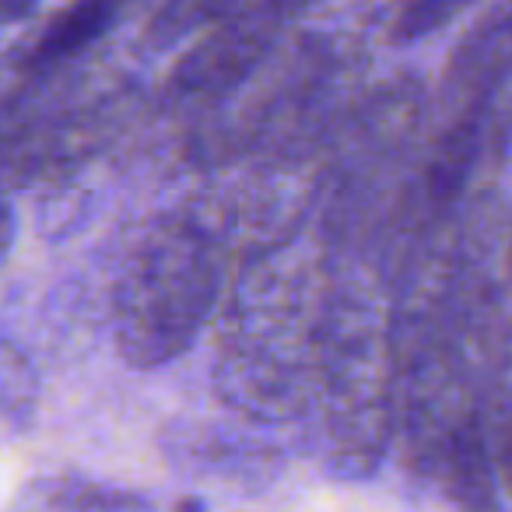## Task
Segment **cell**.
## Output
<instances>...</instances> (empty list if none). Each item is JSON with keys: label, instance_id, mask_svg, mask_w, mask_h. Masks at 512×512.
I'll return each instance as SVG.
<instances>
[{"label": "cell", "instance_id": "obj_2", "mask_svg": "<svg viewBox=\"0 0 512 512\" xmlns=\"http://www.w3.org/2000/svg\"><path fill=\"white\" fill-rule=\"evenodd\" d=\"M225 281V246L193 214L162 218L130 253L113 295L123 358L155 369L179 358L211 316Z\"/></svg>", "mask_w": 512, "mask_h": 512}, {"label": "cell", "instance_id": "obj_4", "mask_svg": "<svg viewBox=\"0 0 512 512\" xmlns=\"http://www.w3.org/2000/svg\"><path fill=\"white\" fill-rule=\"evenodd\" d=\"M292 22L278 0H253L235 15L221 18L172 71V92L179 99H214L253 78L285 25Z\"/></svg>", "mask_w": 512, "mask_h": 512}, {"label": "cell", "instance_id": "obj_6", "mask_svg": "<svg viewBox=\"0 0 512 512\" xmlns=\"http://www.w3.org/2000/svg\"><path fill=\"white\" fill-rule=\"evenodd\" d=\"M512 78V0L495 4L467 36L460 39L453 60L446 67L449 109H491L495 95Z\"/></svg>", "mask_w": 512, "mask_h": 512}, {"label": "cell", "instance_id": "obj_3", "mask_svg": "<svg viewBox=\"0 0 512 512\" xmlns=\"http://www.w3.org/2000/svg\"><path fill=\"white\" fill-rule=\"evenodd\" d=\"M316 376L334 456L365 474L383 456L393 428V320H383L376 285L351 278L341 292H330Z\"/></svg>", "mask_w": 512, "mask_h": 512}, {"label": "cell", "instance_id": "obj_9", "mask_svg": "<svg viewBox=\"0 0 512 512\" xmlns=\"http://www.w3.org/2000/svg\"><path fill=\"white\" fill-rule=\"evenodd\" d=\"M467 4L474 0H404L400 15L393 18V43H418V39L432 36L446 22H453Z\"/></svg>", "mask_w": 512, "mask_h": 512}, {"label": "cell", "instance_id": "obj_7", "mask_svg": "<svg viewBox=\"0 0 512 512\" xmlns=\"http://www.w3.org/2000/svg\"><path fill=\"white\" fill-rule=\"evenodd\" d=\"M127 0H71L25 53L29 71H53L85 53L99 36H106L109 25L120 18Z\"/></svg>", "mask_w": 512, "mask_h": 512}, {"label": "cell", "instance_id": "obj_1", "mask_svg": "<svg viewBox=\"0 0 512 512\" xmlns=\"http://www.w3.org/2000/svg\"><path fill=\"white\" fill-rule=\"evenodd\" d=\"M327 299L316 295L313 260L295 246L271 249L242 274L221 337V376L239 407L264 418L299 407L309 372L320 369Z\"/></svg>", "mask_w": 512, "mask_h": 512}, {"label": "cell", "instance_id": "obj_5", "mask_svg": "<svg viewBox=\"0 0 512 512\" xmlns=\"http://www.w3.org/2000/svg\"><path fill=\"white\" fill-rule=\"evenodd\" d=\"M421 116L418 85H386L358 109L344 127L334 155V186L337 193H358L372 183L376 169L400 155L407 137L414 134Z\"/></svg>", "mask_w": 512, "mask_h": 512}, {"label": "cell", "instance_id": "obj_10", "mask_svg": "<svg viewBox=\"0 0 512 512\" xmlns=\"http://www.w3.org/2000/svg\"><path fill=\"white\" fill-rule=\"evenodd\" d=\"M32 4H36V0H4V22L8 25H15L18 18H25L32 11Z\"/></svg>", "mask_w": 512, "mask_h": 512}, {"label": "cell", "instance_id": "obj_8", "mask_svg": "<svg viewBox=\"0 0 512 512\" xmlns=\"http://www.w3.org/2000/svg\"><path fill=\"white\" fill-rule=\"evenodd\" d=\"M253 0H165L148 25V39L155 46H169L190 36L193 29H211L221 18L235 15Z\"/></svg>", "mask_w": 512, "mask_h": 512}, {"label": "cell", "instance_id": "obj_11", "mask_svg": "<svg viewBox=\"0 0 512 512\" xmlns=\"http://www.w3.org/2000/svg\"><path fill=\"white\" fill-rule=\"evenodd\" d=\"M278 4H281V8H285L288 11V15H302V11H306V8H313V4H316V0H278Z\"/></svg>", "mask_w": 512, "mask_h": 512}]
</instances>
